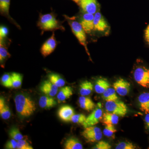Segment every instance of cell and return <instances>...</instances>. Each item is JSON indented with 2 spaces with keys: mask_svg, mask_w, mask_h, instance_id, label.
<instances>
[{
  "mask_svg": "<svg viewBox=\"0 0 149 149\" xmlns=\"http://www.w3.org/2000/svg\"><path fill=\"white\" fill-rule=\"evenodd\" d=\"M10 0H0V12L3 16L14 22L9 15V8Z\"/></svg>",
  "mask_w": 149,
  "mask_h": 149,
  "instance_id": "obj_24",
  "label": "cell"
},
{
  "mask_svg": "<svg viewBox=\"0 0 149 149\" xmlns=\"http://www.w3.org/2000/svg\"><path fill=\"white\" fill-rule=\"evenodd\" d=\"M79 103L81 108L88 111L93 110L96 107L93 101L86 96H81L79 97Z\"/></svg>",
  "mask_w": 149,
  "mask_h": 149,
  "instance_id": "obj_18",
  "label": "cell"
},
{
  "mask_svg": "<svg viewBox=\"0 0 149 149\" xmlns=\"http://www.w3.org/2000/svg\"><path fill=\"white\" fill-rule=\"evenodd\" d=\"M39 104L41 108L49 109L56 105L57 102L52 97L45 95L40 97Z\"/></svg>",
  "mask_w": 149,
  "mask_h": 149,
  "instance_id": "obj_16",
  "label": "cell"
},
{
  "mask_svg": "<svg viewBox=\"0 0 149 149\" xmlns=\"http://www.w3.org/2000/svg\"><path fill=\"white\" fill-rule=\"evenodd\" d=\"M73 95V90L70 86L62 88L57 95V98L59 102H64Z\"/></svg>",
  "mask_w": 149,
  "mask_h": 149,
  "instance_id": "obj_19",
  "label": "cell"
},
{
  "mask_svg": "<svg viewBox=\"0 0 149 149\" xmlns=\"http://www.w3.org/2000/svg\"><path fill=\"white\" fill-rule=\"evenodd\" d=\"M114 88L110 87L103 93V99L107 102L117 100H118V98Z\"/></svg>",
  "mask_w": 149,
  "mask_h": 149,
  "instance_id": "obj_27",
  "label": "cell"
},
{
  "mask_svg": "<svg viewBox=\"0 0 149 149\" xmlns=\"http://www.w3.org/2000/svg\"><path fill=\"white\" fill-rule=\"evenodd\" d=\"M81 135L87 143H94L100 141L102 133L100 128L94 125L85 128Z\"/></svg>",
  "mask_w": 149,
  "mask_h": 149,
  "instance_id": "obj_5",
  "label": "cell"
},
{
  "mask_svg": "<svg viewBox=\"0 0 149 149\" xmlns=\"http://www.w3.org/2000/svg\"><path fill=\"white\" fill-rule=\"evenodd\" d=\"M0 115L4 120H7L11 116L9 107L6 104L5 100L3 97H1L0 98Z\"/></svg>",
  "mask_w": 149,
  "mask_h": 149,
  "instance_id": "obj_20",
  "label": "cell"
},
{
  "mask_svg": "<svg viewBox=\"0 0 149 149\" xmlns=\"http://www.w3.org/2000/svg\"><path fill=\"white\" fill-rule=\"evenodd\" d=\"M8 134L11 139H14L17 141L24 138L19 129L16 127H12L9 130Z\"/></svg>",
  "mask_w": 149,
  "mask_h": 149,
  "instance_id": "obj_29",
  "label": "cell"
},
{
  "mask_svg": "<svg viewBox=\"0 0 149 149\" xmlns=\"http://www.w3.org/2000/svg\"><path fill=\"white\" fill-rule=\"evenodd\" d=\"M136 146L131 142H122L118 144L116 149H135Z\"/></svg>",
  "mask_w": 149,
  "mask_h": 149,
  "instance_id": "obj_32",
  "label": "cell"
},
{
  "mask_svg": "<svg viewBox=\"0 0 149 149\" xmlns=\"http://www.w3.org/2000/svg\"><path fill=\"white\" fill-rule=\"evenodd\" d=\"M94 15L87 13H84L81 18L80 23L86 34H91L94 30Z\"/></svg>",
  "mask_w": 149,
  "mask_h": 149,
  "instance_id": "obj_12",
  "label": "cell"
},
{
  "mask_svg": "<svg viewBox=\"0 0 149 149\" xmlns=\"http://www.w3.org/2000/svg\"><path fill=\"white\" fill-rule=\"evenodd\" d=\"M1 82L2 85L6 88H13L11 74L10 75L8 73H6L3 74L1 78Z\"/></svg>",
  "mask_w": 149,
  "mask_h": 149,
  "instance_id": "obj_31",
  "label": "cell"
},
{
  "mask_svg": "<svg viewBox=\"0 0 149 149\" xmlns=\"http://www.w3.org/2000/svg\"><path fill=\"white\" fill-rule=\"evenodd\" d=\"M14 102L17 114L22 118L32 115L36 110V104L29 96L18 94L14 98Z\"/></svg>",
  "mask_w": 149,
  "mask_h": 149,
  "instance_id": "obj_1",
  "label": "cell"
},
{
  "mask_svg": "<svg viewBox=\"0 0 149 149\" xmlns=\"http://www.w3.org/2000/svg\"><path fill=\"white\" fill-rule=\"evenodd\" d=\"M38 26L42 32L64 29V27L52 13L41 15L38 21Z\"/></svg>",
  "mask_w": 149,
  "mask_h": 149,
  "instance_id": "obj_2",
  "label": "cell"
},
{
  "mask_svg": "<svg viewBox=\"0 0 149 149\" xmlns=\"http://www.w3.org/2000/svg\"><path fill=\"white\" fill-rule=\"evenodd\" d=\"M64 148L65 149H83L82 144L75 138H70L68 139L65 142Z\"/></svg>",
  "mask_w": 149,
  "mask_h": 149,
  "instance_id": "obj_23",
  "label": "cell"
},
{
  "mask_svg": "<svg viewBox=\"0 0 149 149\" xmlns=\"http://www.w3.org/2000/svg\"><path fill=\"white\" fill-rule=\"evenodd\" d=\"M105 109L107 111L124 117L128 113V107L123 102L119 100L106 102Z\"/></svg>",
  "mask_w": 149,
  "mask_h": 149,
  "instance_id": "obj_4",
  "label": "cell"
},
{
  "mask_svg": "<svg viewBox=\"0 0 149 149\" xmlns=\"http://www.w3.org/2000/svg\"><path fill=\"white\" fill-rule=\"evenodd\" d=\"M10 56V54L8 52V48L3 43V41H0V63L1 66H3L5 62Z\"/></svg>",
  "mask_w": 149,
  "mask_h": 149,
  "instance_id": "obj_26",
  "label": "cell"
},
{
  "mask_svg": "<svg viewBox=\"0 0 149 149\" xmlns=\"http://www.w3.org/2000/svg\"><path fill=\"white\" fill-rule=\"evenodd\" d=\"M74 114L73 108L68 105L62 106L58 112V115L61 120L64 122L71 121L72 116Z\"/></svg>",
  "mask_w": 149,
  "mask_h": 149,
  "instance_id": "obj_13",
  "label": "cell"
},
{
  "mask_svg": "<svg viewBox=\"0 0 149 149\" xmlns=\"http://www.w3.org/2000/svg\"><path fill=\"white\" fill-rule=\"evenodd\" d=\"M134 79L136 83L144 88H149V69L139 66L134 70Z\"/></svg>",
  "mask_w": 149,
  "mask_h": 149,
  "instance_id": "obj_6",
  "label": "cell"
},
{
  "mask_svg": "<svg viewBox=\"0 0 149 149\" xmlns=\"http://www.w3.org/2000/svg\"><path fill=\"white\" fill-rule=\"evenodd\" d=\"M117 132V130L113 125H106L103 133L104 135L107 137H111L114 139L115 134Z\"/></svg>",
  "mask_w": 149,
  "mask_h": 149,
  "instance_id": "obj_30",
  "label": "cell"
},
{
  "mask_svg": "<svg viewBox=\"0 0 149 149\" xmlns=\"http://www.w3.org/2000/svg\"><path fill=\"white\" fill-rule=\"evenodd\" d=\"M145 122L147 128L149 130V113L146 114L145 118Z\"/></svg>",
  "mask_w": 149,
  "mask_h": 149,
  "instance_id": "obj_39",
  "label": "cell"
},
{
  "mask_svg": "<svg viewBox=\"0 0 149 149\" xmlns=\"http://www.w3.org/2000/svg\"><path fill=\"white\" fill-rule=\"evenodd\" d=\"M56 45L54 32H53L52 36L44 43L41 47L40 49L41 54L45 57L47 56L54 52Z\"/></svg>",
  "mask_w": 149,
  "mask_h": 149,
  "instance_id": "obj_11",
  "label": "cell"
},
{
  "mask_svg": "<svg viewBox=\"0 0 149 149\" xmlns=\"http://www.w3.org/2000/svg\"><path fill=\"white\" fill-rule=\"evenodd\" d=\"M17 141L13 139H11L7 142L5 145V148L7 149H17Z\"/></svg>",
  "mask_w": 149,
  "mask_h": 149,
  "instance_id": "obj_36",
  "label": "cell"
},
{
  "mask_svg": "<svg viewBox=\"0 0 149 149\" xmlns=\"http://www.w3.org/2000/svg\"><path fill=\"white\" fill-rule=\"evenodd\" d=\"M145 40L149 45V24L145 31Z\"/></svg>",
  "mask_w": 149,
  "mask_h": 149,
  "instance_id": "obj_38",
  "label": "cell"
},
{
  "mask_svg": "<svg viewBox=\"0 0 149 149\" xmlns=\"http://www.w3.org/2000/svg\"><path fill=\"white\" fill-rule=\"evenodd\" d=\"M79 6L84 13L95 15L100 10V4L97 0H81Z\"/></svg>",
  "mask_w": 149,
  "mask_h": 149,
  "instance_id": "obj_9",
  "label": "cell"
},
{
  "mask_svg": "<svg viewBox=\"0 0 149 149\" xmlns=\"http://www.w3.org/2000/svg\"><path fill=\"white\" fill-rule=\"evenodd\" d=\"M72 1H73V2H74V3H76V4H77V5L79 6L81 0H72Z\"/></svg>",
  "mask_w": 149,
  "mask_h": 149,
  "instance_id": "obj_40",
  "label": "cell"
},
{
  "mask_svg": "<svg viewBox=\"0 0 149 149\" xmlns=\"http://www.w3.org/2000/svg\"><path fill=\"white\" fill-rule=\"evenodd\" d=\"M119 121V116L117 115L107 111L103 114L101 122L103 125H116Z\"/></svg>",
  "mask_w": 149,
  "mask_h": 149,
  "instance_id": "obj_17",
  "label": "cell"
},
{
  "mask_svg": "<svg viewBox=\"0 0 149 149\" xmlns=\"http://www.w3.org/2000/svg\"><path fill=\"white\" fill-rule=\"evenodd\" d=\"M111 146L108 142L102 141H99L93 149H110Z\"/></svg>",
  "mask_w": 149,
  "mask_h": 149,
  "instance_id": "obj_35",
  "label": "cell"
},
{
  "mask_svg": "<svg viewBox=\"0 0 149 149\" xmlns=\"http://www.w3.org/2000/svg\"><path fill=\"white\" fill-rule=\"evenodd\" d=\"M94 30L107 34L110 27L102 15L98 11L94 15Z\"/></svg>",
  "mask_w": 149,
  "mask_h": 149,
  "instance_id": "obj_8",
  "label": "cell"
},
{
  "mask_svg": "<svg viewBox=\"0 0 149 149\" xmlns=\"http://www.w3.org/2000/svg\"><path fill=\"white\" fill-rule=\"evenodd\" d=\"M12 87L14 88H19L21 87L22 84V76L20 73L13 72L11 74Z\"/></svg>",
  "mask_w": 149,
  "mask_h": 149,
  "instance_id": "obj_28",
  "label": "cell"
},
{
  "mask_svg": "<svg viewBox=\"0 0 149 149\" xmlns=\"http://www.w3.org/2000/svg\"><path fill=\"white\" fill-rule=\"evenodd\" d=\"M8 30L5 26H1L0 27V41H2L8 35Z\"/></svg>",
  "mask_w": 149,
  "mask_h": 149,
  "instance_id": "obj_37",
  "label": "cell"
},
{
  "mask_svg": "<svg viewBox=\"0 0 149 149\" xmlns=\"http://www.w3.org/2000/svg\"><path fill=\"white\" fill-rule=\"evenodd\" d=\"M103 111L102 108V104L100 103H99L95 109L93 110L91 114L86 118V120L82 125L84 128L94 126L101 121Z\"/></svg>",
  "mask_w": 149,
  "mask_h": 149,
  "instance_id": "obj_7",
  "label": "cell"
},
{
  "mask_svg": "<svg viewBox=\"0 0 149 149\" xmlns=\"http://www.w3.org/2000/svg\"><path fill=\"white\" fill-rule=\"evenodd\" d=\"M48 78L51 82L58 88H61L65 85V81L58 74L51 73L48 75Z\"/></svg>",
  "mask_w": 149,
  "mask_h": 149,
  "instance_id": "obj_25",
  "label": "cell"
},
{
  "mask_svg": "<svg viewBox=\"0 0 149 149\" xmlns=\"http://www.w3.org/2000/svg\"><path fill=\"white\" fill-rule=\"evenodd\" d=\"M58 88L49 80H45L43 82L40 86V90L46 95L52 97L57 94Z\"/></svg>",
  "mask_w": 149,
  "mask_h": 149,
  "instance_id": "obj_14",
  "label": "cell"
},
{
  "mask_svg": "<svg viewBox=\"0 0 149 149\" xmlns=\"http://www.w3.org/2000/svg\"><path fill=\"white\" fill-rule=\"evenodd\" d=\"M113 86L116 93L120 96L127 95L130 91V83L123 78L118 79L113 83Z\"/></svg>",
  "mask_w": 149,
  "mask_h": 149,
  "instance_id": "obj_10",
  "label": "cell"
},
{
  "mask_svg": "<svg viewBox=\"0 0 149 149\" xmlns=\"http://www.w3.org/2000/svg\"><path fill=\"white\" fill-rule=\"evenodd\" d=\"M138 100L141 111L146 114L149 113V93H143L141 94L138 98Z\"/></svg>",
  "mask_w": 149,
  "mask_h": 149,
  "instance_id": "obj_15",
  "label": "cell"
},
{
  "mask_svg": "<svg viewBox=\"0 0 149 149\" xmlns=\"http://www.w3.org/2000/svg\"><path fill=\"white\" fill-rule=\"evenodd\" d=\"M86 118L83 114H74L71 118V121L74 123L83 124L86 120Z\"/></svg>",
  "mask_w": 149,
  "mask_h": 149,
  "instance_id": "obj_33",
  "label": "cell"
},
{
  "mask_svg": "<svg viewBox=\"0 0 149 149\" xmlns=\"http://www.w3.org/2000/svg\"><path fill=\"white\" fill-rule=\"evenodd\" d=\"M17 149H33L32 146L24 139L17 141Z\"/></svg>",
  "mask_w": 149,
  "mask_h": 149,
  "instance_id": "obj_34",
  "label": "cell"
},
{
  "mask_svg": "<svg viewBox=\"0 0 149 149\" xmlns=\"http://www.w3.org/2000/svg\"><path fill=\"white\" fill-rule=\"evenodd\" d=\"M110 87V85L106 79L100 78L96 81L95 86V91L97 93L103 94Z\"/></svg>",
  "mask_w": 149,
  "mask_h": 149,
  "instance_id": "obj_21",
  "label": "cell"
},
{
  "mask_svg": "<svg viewBox=\"0 0 149 149\" xmlns=\"http://www.w3.org/2000/svg\"><path fill=\"white\" fill-rule=\"evenodd\" d=\"M67 21L74 36L79 41L80 44L85 48L86 52L90 56L89 51L87 47L86 33L84 30L80 22L71 17H66Z\"/></svg>",
  "mask_w": 149,
  "mask_h": 149,
  "instance_id": "obj_3",
  "label": "cell"
},
{
  "mask_svg": "<svg viewBox=\"0 0 149 149\" xmlns=\"http://www.w3.org/2000/svg\"><path fill=\"white\" fill-rule=\"evenodd\" d=\"M94 86L91 82L85 80L82 82L80 85V93L81 96L89 95L93 92Z\"/></svg>",
  "mask_w": 149,
  "mask_h": 149,
  "instance_id": "obj_22",
  "label": "cell"
}]
</instances>
